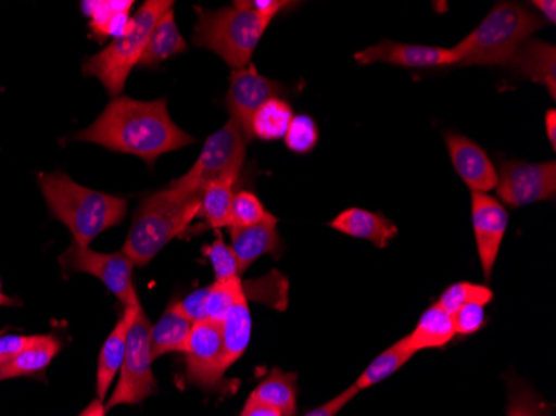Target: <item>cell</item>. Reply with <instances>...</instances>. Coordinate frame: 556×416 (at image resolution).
Here are the masks:
<instances>
[{"mask_svg":"<svg viewBox=\"0 0 556 416\" xmlns=\"http://www.w3.org/2000/svg\"><path fill=\"white\" fill-rule=\"evenodd\" d=\"M75 140L137 155L150 167L161 155L195 142L172 121L167 100H137L125 96L112 99L100 117L77 134Z\"/></svg>","mask_w":556,"mask_h":416,"instance_id":"cell-1","label":"cell"},{"mask_svg":"<svg viewBox=\"0 0 556 416\" xmlns=\"http://www.w3.org/2000/svg\"><path fill=\"white\" fill-rule=\"evenodd\" d=\"M39 187L50 214L72 231V242L80 247H89L127 215V200L87 189L62 172L39 175Z\"/></svg>","mask_w":556,"mask_h":416,"instance_id":"cell-2","label":"cell"},{"mask_svg":"<svg viewBox=\"0 0 556 416\" xmlns=\"http://www.w3.org/2000/svg\"><path fill=\"white\" fill-rule=\"evenodd\" d=\"M199 217L200 193L175 187L152 193L134 215L122 252L137 267H146L172 240L186 236Z\"/></svg>","mask_w":556,"mask_h":416,"instance_id":"cell-3","label":"cell"},{"mask_svg":"<svg viewBox=\"0 0 556 416\" xmlns=\"http://www.w3.org/2000/svg\"><path fill=\"white\" fill-rule=\"evenodd\" d=\"M195 12L199 21L193 27V43L212 50L233 71L252 64L250 59L274 21L252 2H236L217 11L197 5Z\"/></svg>","mask_w":556,"mask_h":416,"instance_id":"cell-4","label":"cell"},{"mask_svg":"<svg viewBox=\"0 0 556 416\" xmlns=\"http://www.w3.org/2000/svg\"><path fill=\"white\" fill-rule=\"evenodd\" d=\"M545 21L514 2H500L473 33L453 47L457 65H508Z\"/></svg>","mask_w":556,"mask_h":416,"instance_id":"cell-5","label":"cell"},{"mask_svg":"<svg viewBox=\"0 0 556 416\" xmlns=\"http://www.w3.org/2000/svg\"><path fill=\"white\" fill-rule=\"evenodd\" d=\"M174 9L170 0H147L130 18L129 29L124 36L112 40L99 54L84 62V75L102 83L112 99L121 97L130 72L139 65L150 34L165 12Z\"/></svg>","mask_w":556,"mask_h":416,"instance_id":"cell-6","label":"cell"},{"mask_svg":"<svg viewBox=\"0 0 556 416\" xmlns=\"http://www.w3.org/2000/svg\"><path fill=\"white\" fill-rule=\"evenodd\" d=\"M149 317L139 305L127 335L124 362L121 367V378L117 387L109 399L105 408L111 409L121 405H140L149 396L157 392V380L152 370V343H150Z\"/></svg>","mask_w":556,"mask_h":416,"instance_id":"cell-7","label":"cell"},{"mask_svg":"<svg viewBox=\"0 0 556 416\" xmlns=\"http://www.w3.org/2000/svg\"><path fill=\"white\" fill-rule=\"evenodd\" d=\"M247 139L236 122L230 121L205 140L193 167L170 187L200 193L208 184L224 178H239L247 155Z\"/></svg>","mask_w":556,"mask_h":416,"instance_id":"cell-8","label":"cell"},{"mask_svg":"<svg viewBox=\"0 0 556 416\" xmlns=\"http://www.w3.org/2000/svg\"><path fill=\"white\" fill-rule=\"evenodd\" d=\"M59 264L65 274H89L99 278L105 289L117 297L124 306L139 303L136 285H134L132 260L124 252L102 253L93 252L89 247L72 245L59 256Z\"/></svg>","mask_w":556,"mask_h":416,"instance_id":"cell-9","label":"cell"},{"mask_svg":"<svg viewBox=\"0 0 556 416\" xmlns=\"http://www.w3.org/2000/svg\"><path fill=\"white\" fill-rule=\"evenodd\" d=\"M500 200L510 206L533 205L555 199L556 164H528L523 161H503L498 171Z\"/></svg>","mask_w":556,"mask_h":416,"instance_id":"cell-10","label":"cell"},{"mask_svg":"<svg viewBox=\"0 0 556 416\" xmlns=\"http://www.w3.org/2000/svg\"><path fill=\"white\" fill-rule=\"evenodd\" d=\"M184 355H186L189 383L204 388L208 392L220 387L227 371L220 325L212 320L195 322Z\"/></svg>","mask_w":556,"mask_h":416,"instance_id":"cell-11","label":"cell"},{"mask_svg":"<svg viewBox=\"0 0 556 416\" xmlns=\"http://www.w3.org/2000/svg\"><path fill=\"white\" fill-rule=\"evenodd\" d=\"M286 92V87L282 84L264 77L254 64L232 71L225 105H227V111L230 112V121L239 125L247 142L252 140L250 122H252L255 112L268 100L277 99V97L280 99V96Z\"/></svg>","mask_w":556,"mask_h":416,"instance_id":"cell-12","label":"cell"},{"mask_svg":"<svg viewBox=\"0 0 556 416\" xmlns=\"http://www.w3.org/2000/svg\"><path fill=\"white\" fill-rule=\"evenodd\" d=\"M507 209L490 193H471V224L478 259L486 280L492 278L503 239L507 236Z\"/></svg>","mask_w":556,"mask_h":416,"instance_id":"cell-13","label":"cell"},{"mask_svg":"<svg viewBox=\"0 0 556 416\" xmlns=\"http://www.w3.org/2000/svg\"><path fill=\"white\" fill-rule=\"evenodd\" d=\"M355 61L361 65L382 64L396 65L405 68H435L457 65V59L452 49L421 43H402L393 40H382L367 47L355 54Z\"/></svg>","mask_w":556,"mask_h":416,"instance_id":"cell-14","label":"cell"},{"mask_svg":"<svg viewBox=\"0 0 556 416\" xmlns=\"http://www.w3.org/2000/svg\"><path fill=\"white\" fill-rule=\"evenodd\" d=\"M450 161L471 193H489L498 186V171L482 147L460 134H445Z\"/></svg>","mask_w":556,"mask_h":416,"instance_id":"cell-15","label":"cell"},{"mask_svg":"<svg viewBox=\"0 0 556 416\" xmlns=\"http://www.w3.org/2000/svg\"><path fill=\"white\" fill-rule=\"evenodd\" d=\"M328 225L343 236L367 240L377 249H387L389 243L399 236V228L386 215L380 212L365 211L358 206L346 209Z\"/></svg>","mask_w":556,"mask_h":416,"instance_id":"cell-16","label":"cell"},{"mask_svg":"<svg viewBox=\"0 0 556 416\" xmlns=\"http://www.w3.org/2000/svg\"><path fill=\"white\" fill-rule=\"evenodd\" d=\"M508 67L525 79L546 87L552 99L556 97V49L543 40H527L515 52Z\"/></svg>","mask_w":556,"mask_h":416,"instance_id":"cell-17","label":"cell"},{"mask_svg":"<svg viewBox=\"0 0 556 416\" xmlns=\"http://www.w3.org/2000/svg\"><path fill=\"white\" fill-rule=\"evenodd\" d=\"M136 305L124 306V314L118 318L114 330L109 335L102 350H100L99 365H97V399L104 400L114 383L115 377L121 371L122 362H124L125 346H127V335H129L130 325L136 318Z\"/></svg>","mask_w":556,"mask_h":416,"instance_id":"cell-18","label":"cell"},{"mask_svg":"<svg viewBox=\"0 0 556 416\" xmlns=\"http://www.w3.org/2000/svg\"><path fill=\"white\" fill-rule=\"evenodd\" d=\"M277 225L278 218L275 217L252 227L230 228V247L239 262L240 274L247 272V268L255 264L261 256L277 255L282 245Z\"/></svg>","mask_w":556,"mask_h":416,"instance_id":"cell-19","label":"cell"},{"mask_svg":"<svg viewBox=\"0 0 556 416\" xmlns=\"http://www.w3.org/2000/svg\"><path fill=\"white\" fill-rule=\"evenodd\" d=\"M220 331L225 367L229 370L233 363L239 362L245 355L247 349H249L250 333H252V315H250L245 285H243V292L237 297L229 314L222 322Z\"/></svg>","mask_w":556,"mask_h":416,"instance_id":"cell-20","label":"cell"},{"mask_svg":"<svg viewBox=\"0 0 556 416\" xmlns=\"http://www.w3.org/2000/svg\"><path fill=\"white\" fill-rule=\"evenodd\" d=\"M193 322L180 312L177 300L165 308L157 324L150 330V343H152V358L157 360L167 353H184L192 331Z\"/></svg>","mask_w":556,"mask_h":416,"instance_id":"cell-21","label":"cell"},{"mask_svg":"<svg viewBox=\"0 0 556 416\" xmlns=\"http://www.w3.org/2000/svg\"><path fill=\"white\" fill-rule=\"evenodd\" d=\"M455 337H457V333H455V327H453L452 315L446 314L442 306L433 303L432 306L425 310L414 331L403 340L415 353H418L424 352V350L443 349Z\"/></svg>","mask_w":556,"mask_h":416,"instance_id":"cell-22","label":"cell"},{"mask_svg":"<svg viewBox=\"0 0 556 416\" xmlns=\"http://www.w3.org/2000/svg\"><path fill=\"white\" fill-rule=\"evenodd\" d=\"M187 49H189V46H187L186 39L177 27L174 9H170L162 15L161 21L157 22L154 30L150 34L149 42H147L139 65L140 67H157L167 59L184 54Z\"/></svg>","mask_w":556,"mask_h":416,"instance_id":"cell-23","label":"cell"},{"mask_svg":"<svg viewBox=\"0 0 556 416\" xmlns=\"http://www.w3.org/2000/svg\"><path fill=\"white\" fill-rule=\"evenodd\" d=\"M296 375L287 374L280 368H271L267 377L254 388L249 399L277 409L282 416H295Z\"/></svg>","mask_w":556,"mask_h":416,"instance_id":"cell-24","label":"cell"},{"mask_svg":"<svg viewBox=\"0 0 556 416\" xmlns=\"http://www.w3.org/2000/svg\"><path fill=\"white\" fill-rule=\"evenodd\" d=\"M61 349L62 343L54 335H37L36 340L21 355L5 365V370L11 378L40 377Z\"/></svg>","mask_w":556,"mask_h":416,"instance_id":"cell-25","label":"cell"},{"mask_svg":"<svg viewBox=\"0 0 556 416\" xmlns=\"http://www.w3.org/2000/svg\"><path fill=\"white\" fill-rule=\"evenodd\" d=\"M239 178H224V180L208 184L200 192V217L205 225L214 230L230 228L232 220L233 187Z\"/></svg>","mask_w":556,"mask_h":416,"instance_id":"cell-26","label":"cell"},{"mask_svg":"<svg viewBox=\"0 0 556 416\" xmlns=\"http://www.w3.org/2000/svg\"><path fill=\"white\" fill-rule=\"evenodd\" d=\"M132 2H83L84 12L90 17V29L100 39L124 36L129 29Z\"/></svg>","mask_w":556,"mask_h":416,"instance_id":"cell-27","label":"cell"},{"mask_svg":"<svg viewBox=\"0 0 556 416\" xmlns=\"http://www.w3.org/2000/svg\"><path fill=\"white\" fill-rule=\"evenodd\" d=\"M293 109L283 99H270L255 112L250 122V134L252 139L275 142L286 137L290 124H292Z\"/></svg>","mask_w":556,"mask_h":416,"instance_id":"cell-28","label":"cell"},{"mask_svg":"<svg viewBox=\"0 0 556 416\" xmlns=\"http://www.w3.org/2000/svg\"><path fill=\"white\" fill-rule=\"evenodd\" d=\"M415 355H417V353H415L402 338L395 345L380 353V355L362 371L361 377L353 383V387L357 388L358 392H365L367 388L382 383L383 380L395 375L396 371Z\"/></svg>","mask_w":556,"mask_h":416,"instance_id":"cell-29","label":"cell"},{"mask_svg":"<svg viewBox=\"0 0 556 416\" xmlns=\"http://www.w3.org/2000/svg\"><path fill=\"white\" fill-rule=\"evenodd\" d=\"M493 290L486 285L471 283V281H458L450 285L448 289L440 295L437 305L442 306L446 314L453 315L462 306L468 303H480L486 306L493 300Z\"/></svg>","mask_w":556,"mask_h":416,"instance_id":"cell-30","label":"cell"},{"mask_svg":"<svg viewBox=\"0 0 556 416\" xmlns=\"http://www.w3.org/2000/svg\"><path fill=\"white\" fill-rule=\"evenodd\" d=\"M552 409L525 381L508 380L507 416H552Z\"/></svg>","mask_w":556,"mask_h":416,"instance_id":"cell-31","label":"cell"},{"mask_svg":"<svg viewBox=\"0 0 556 416\" xmlns=\"http://www.w3.org/2000/svg\"><path fill=\"white\" fill-rule=\"evenodd\" d=\"M243 292V283L240 277L232 280L214 281L208 285L207 305H205V320L220 325L232 308L237 297Z\"/></svg>","mask_w":556,"mask_h":416,"instance_id":"cell-32","label":"cell"},{"mask_svg":"<svg viewBox=\"0 0 556 416\" xmlns=\"http://www.w3.org/2000/svg\"><path fill=\"white\" fill-rule=\"evenodd\" d=\"M271 218H275V215L265 209L264 203L254 192L240 190V192L233 193L230 228L252 227V225H258L262 222L271 220Z\"/></svg>","mask_w":556,"mask_h":416,"instance_id":"cell-33","label":"cell"},{"mask_svg":"<svg viewBox=\"0 0 556 416\" xmlns=\"http://www.w3.org/2000/svg\"><path fill=\"white\" fill-rule=\"evenodd\" d=\"M217 237L214 242L208 243L202 249V253L207 256L214 268L215 281L232 280V278L240 277L239 262H237L236 253L232 247L227 245L220 230H215Z\"/></svg>","mask_w":556,"mask_h":416,"instance_id":"cell-34","label":"cell"},{"mask_svg":"<svg viewBox=\"0 0 556 416\" xmlns=\"http://www.w3.org/2000/svg\"><path fill=\"white\" fill-rule=\"evenodd\" d=\"M318 139H320V133H318L317 124L308 115H295L286 137H283L286 146L299 155L311 153L317 147Z\"/></svg>","mask_w":556,"mask_h":416,"instance_id":"cell-35","label":"cell"},{"mask_svg":"<svg viewBox=\"0 0 556 416\" xmlns=\"http://www.w3.org/2000/svg\"><path fill=\"white\" fill-rule=\"evenodd\" d=\"M452 318L455 333L462 335V337L475 335L485 327V306L480 305V303H468V305H464L460 310H457V312L452 315Z\"/></svg>","mask_w":556,"mask_h":416,"instance_id":"cell-36","label":"cell"},{"mask_svg":"<svg viewBox=\"0 0 556 416\" xmlns=\"http://www.w3.org/2000/svg\"><path fill=\"white\" fill-rule=\"evenodd\" d=\"M37 335H2L0 337V365H9L15 356L21 355Z\"/></svg>","mask_w":556,"mask_h":416,"instance_id":"cell-37","label":"cell"},{"mask_svg":"<svg viewBox=\"0 0 556 416\" xmlns=\"http://www.w3.org/2000/svg\"><path fill=\"white\" fill-rule=\"evenodd\" d=\"M208 287L195 290L189 293L186 299L177 300L180 312L189 318L190 322L205 320V305H207Z\"/></svg>","mask_w":556,"mask_h":416,"instance_id":"cell-38","label":"cell"},{"mask_svg":"<svg viewBox=\"0 0 556 416\" xmlns=\"http://www.w3.org/2000/svg\"><path fill=\"white\" fill-rule=\"evenodd\" d=\"M357 388L350 385L346 390H343L339 395L333 396L330 402L325 403V405L318 406V408L312 409V412L305 413L303 416H337L350 402H352L355 396L358 395Z\"/></svg>","mask_w":556,"mask_h":416,"instance_id":"cell-39","label":"cell"},{"mask_svg":"<svg viewBox=\"0 0 556 416\" xmlns=\"http://www.w3.org/2000/svg\"><path fill=\"white\" fill-rule=\"evenodd\" d=\"M240 416H282L277 409L270 408V406L262 405V403L255 402V400L249 399L243 405L242 413Z\"/></svg>","mask_w":556,"mask_h":416,"instance_id":"cell-40","label":"cell"},{"mask_svg":"<svg viewBox=\"0 0 556 416\" xmlns=\"http://www.w3.org/2000/svg\"><path fill=\"white\" fill-rule=\"evenodd\" d=\"M533 8L536 11L542 12V21L549 22V24H555L556 22V2L555 0H535L532 2Z\"/></svg>","mask_w":556,"mask_h":416,"instance_id":"cell-41","label":"cell"},{"mask_svg":"<svg viewBox=\"0 0 556 416\" xmlns=\"http://www.w3.org/2000/svg\"><path fill=\"white\" fill-rule=\"evenodd\" d=\"M545 130L546 136H548L549 143H552V149H556V112L548 111L545 114Z\"/></svg>","mask_w":556,"mask_h":416,"instance_id":"cell-42","label":"cell"},{"mask_svg":"<svg viewBox=\"0 0 556 416\" xmlns=\"http://www.w3.org/2000/svg\"><path fill=\"white\" fill-rule=\"evenodd\" d=\"M105 413H108V408H105L104 402L102 400H93L92 403H89L87 405V408L84 409L83 413H80L79 416H105Z\"/></svg>","mask_w":556,"mask_h":416,"instance_id":"cell-43","label":"cell"},{"mask_svg":"<svg viewBox=\"0 0 556 416\" xmlns=\"http://www.w3.org/2000/svg\"><path fill=\"white\" fill-rule=\"evenodd\" d=\"M14 305H18L17 300L12 299V297L5 295L4 290H2V280H0V306Z\"/></svg>","mask_w":556,"mask_h":416,"instance_id":"cell-44","label":"cell"},{"mask_svg":"<svg viewBox=\"0 0 556 416\" xmlns=\"http://www.w3.org/2000/svg\"><path fill=\"white\" fill-rule=\"evenodd\" d=\"M11 380L9 377L8 370H5V365H0V381Z\"/></svg>","mask_w":556,"mask_h":416,"instance_id":"cell-45","label":"cell"}]
</instances>
